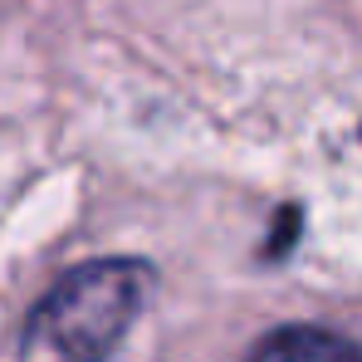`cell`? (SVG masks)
Returning <instances> with one entry per match:
<instances>
[{"label": "cell", "instance_id": "obj_2", "mask_svg": "<svg viewBox=\"0 0 362 362\" xmlns=\"http://www.w3.org/2000/svg\"><path fill=\"white\" fill-rule=\"evenodd\" d=\"M245 362H362V348L323 328H279L259 338Z\"/></svg>", "mask_w": 362, "mask_h": 362}, {"label": "cell", "instance_id": "obj_1", "mask_svg": "<svg viewBox=\"0 0 362 362\" xmlns=\"http://www.w3.org/2000/svg\"><path fill=\"white\" fill-rule=\"evenodd\" d=\"M152 269L137 259H93L69 269L40 303V338L64 362H108L147 303Z\"/></svg>", "mask_w": 362, "mask_h": 362}]
</instances>
